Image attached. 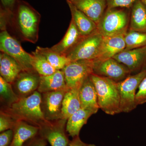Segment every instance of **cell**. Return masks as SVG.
Here are the masks:
<instances>
[{
  "instance_id": "cell-35",
  "label": "cell",
  "mask_w": 146,
  "mask_h": 146,
  "mask_svg": "<svg viewBox=\"0 0 146 146\" xmlns=\"http://www.w3.org/2000/svg\"><path fill=\"white\" fill-rule=\"evenodd\" d=\"M88 145L82 141L79 136H77L73 138L72 141H70L68 146H88Z\"/></svg>"
},
{
  "instance_id": "cell-30",
  "label": "cell",
  "mask_w": 146,
  "mask_h": 146,
  "mask_svg": "<svg viewBox=\"0 0 146 146\" xmlns=\"http://www.w3.org/2000/svg\"><path fill=\"white\" fill-rule=\"evenodd\" d=\"M137 0H107L108 9L123 8L130 9Z\"/></svg>"
},
{
  "instance_id": "cell-16",
  "label": "cell",
  "mask_w": 146,
  "mask_h": 146,
  "mask_svg": "<svg viewBox=\"0 0 146 146\" xmlns=\"http://www.w3.org/2000/svg\"><path fill=\"white\" fill-rule=\"evenodd\" d=\"M81 108L89 110L96 113L99 109L96 87L90 76L84 80L79 89Z\"/></svg>"
},
{
  "instance_id": "cell-24",
  "label": "cell",
  "mask_w": 146,
  "mask_h": 146,
  "mask_svg": "<svg viewBox=\"0 0 146 146\" xmlns=\"http://www.w3.org/2000/svg\"><path fill=\"white\" fill-rule=\"evenodd\" d=\"M80 89H69L63 99L60 119L68 120L71 115L81 108Z\"/></svg>"
},
{
  "instance_id": "cell-27",
  "label": "cell",
  "mask_w": 146,
  "mask_h": 146,
  "mask_svg": "<svg viewBox=\"0 0 146 146\" xmlns=\"http://www.w3.org/2000/svg\"><path fill=\"white\" fill-rule=\"evenodd\" d=\"M0 96L1 102L4 107L10 106L18 101L20 98L13 90L12 84L9 83L0 76Z\"/></svg>"
},
{
  "instance_id": "cell-29",
  "label": "cell",
  "mask_w": 146,
  "mask_h": 146,
  "mask_svg": "<svg viewBox=\"0 0 146 146\" xmlns=\"http://www.w3.org/2000/svg\"><path fill=\"white\" fill-rule=\"evenodd\" d=\"M17 121L10 115L1 111L0 112V132L13 129Z\"/></svg>"
},
{
  "instance_id": "cell-33",
  "label": "cell",
  "mask_w": 146,
  "mask_h": 146,
  "mask_svg": "<svg viewBox=\"0 0 146 146\" xmlns=\"http://www.w3.org/2000/svg\"><path fill=\"white\" fill-rule=\"evenodd\" d=\"M47 142L39 133L35 137L31 139L25 146H47Z\"/></svg>"
},
{
  "instance_id": "cell-5",
  "label": "cell",
  "mask_w": 146,
  "mask_h": 146,
  "mask_svg": "<svg viewBox=\"0 0 146 146\" xmlns=\"http://www.w3.org/2000/svg\"><path fill=\"white\" fill-rule=\"evenodd\" d=\"M103 39L97 30L90 35L83 36L65 56L70 61L94 60L98 56Z\"/></svg>"
},
{
  "instance_id": "cell-18",
  "label": "cell",
  "mask_w": 146,
  "mask_h": 146,
  "mask_svg": "<svg viewBox=\"0 0 146 146\" xmlns=\"http://www.w3.org/2000/svg\"><path fill=\"white\" fill-rule=\"evenodd\" d=\"M82 37L74 21L71 20L68 30L63 39L50 48L56 52L65 56Z\"/></svg>"
},
{
  "instance_id": "cell-32",
  "label": "cell",
  "mask_w": 146,
  "mask_h": 146,
  "mask_svg": "<svg viewBox=\"0 0 146 146\" xmlns=\"http://www.w3.org/2000/svg\"><path fill=\"white\" fill-rule=\"evenodd\" d=\"M13 136V131L9 129L1 132L0 134V146H10Z\"/></svg>"
},
{
  "instance_id": "cell-3",
  "label": "cell",
  "mask_w": 146,
  "mask_h": 146,
  "mask_svg": "<svg viewBox=\"0 0 146 146\" xmlns=\"http://www.w3.org/2000/svg\"><path fill=\"white\" fill-rule=\"evenodd\" d=\"M98 95L100 108L108 115L121 113L120 96L117 84L111 79L91 74L90 76Z\"/></svg>"
},
{
  "instance_id": "cell-25",
  "label": "cell",
  "mask_w": 146,
  "mask_h": 146,
  "mask_svg": "<svg viewBox=\"0 0 146 146\" xmlns=\"http://www.w3.org/2000/svg\"><path fill=\"white\" fill-rule=\"evenodd\" d=\"M35 50L44 55L51 65L57 70H62L70 62L66 56L56 52L51 48L37 46Z\"/></svg>"
},
{
  "instance_id": "cell-11",
  "label": "cell",
  "mask_w": 146,
  "mask_h": 146,
  "mask_svg": "<svg viewBox=\"0 0 146 146\" xmlns=\"http://www.w3.org/2000/svg\"><path fill=\"white\" fill-rule=\"evenodd\" d=\"M68 89L42 94L41 108L46 119L53 121L60 119L63 99Z\"/></svg>"
},
{
  "instance_id": "cell-15",
  "label": "cell",
  "mask_w": 146,
  "mask_h": 146,
  "mask_svg": "<svg viewBox=\"0 0 146 146\" xmlns=\"http://www.w3.org/2000/svg\"><path fill=\"white\" fill-rule=\"evenodd\" d=\"M124 36L117 35L104 37L98 56L93 61H102L112 58L125 49Z\"/></svg>"
},
{
  "instance_id": "cell-9",
  "label": "cell",
  "mask_w": 146,
  "mask_h": 146,
  "mask_svg": "<svg viewBox=\"0 0 146 146\" xmlns=\"http://www.w3.org/2000/svg\"><path fill=\"white\" fill-rule=\"evenodd\" d=\"M67 120L48 121L39 127V134L51 146H68L70 141L66 129Z\"/></svg>"
},
{
  "instance_id": "cell-21",
  "label": "cell",
  "mask_w": 146,
  "mask_h": 146,
  "mask_svg": "<svg viewBox=\"0 0 146 146\" xmlns=\"http://www.w3.org/2000/svg\"><path fill=\"white\" fill-rule=\"evenodd\" d=\"M95 114L92 110L80 108L71 115L66 123V129L68 135L72 138L79 136L82 128L86 124L90 117Z\"/></svg>"
},
{
  "instance_id": "cell-20",
  "label": "cell",
  "mask_w": 146,
  "mask_h": 146,
  "mask_svg": "<svg viewBox=\"0 0 146 146\" xmlns=\"http://www.w3.org/2000/svg\"><path fill=\"white\" fill-rule=\"evenodd\" d=\"M67 88L64 73L60 70L50 75L41 76L37 91L43 94Z\"/></svg>"
},
{
  "instance_id": "cell-8",
  "label": "cell",
  "mask_w": 146,
  "mask_h": 146,
  "mask_svg": "<svg viewBox=\"0 0 146 146\" xmlns=\"http://www.w3.org/2000/svg\"><path fill=\"white\" fill-rule=\"evenodd\" d=\"M93 60L70 61L62 70L67 87L69 89H80L84 80L93 74Z\"/></svg>"
},
{
  "instance_id": "cell-2",
  "label": "cell",
  "mask_w": 146,
  "mask_h": 146,
  "mask_svg": "<svg viewBox=\"0 0 146 146\" xmlns=\"http://www.w3.org/2000/svg\"><path fill=\"white\" fill-rule=\"evenodd\" d=\"M42 94L37 91L28 96L20 98L10 106L3 107L1 111L17 121H23L39 127L48 121L41 108Z\"/></svg>"
},
{
  "instance_id": "cell-23",
  "label": "cell",
  "mask_w": 146,
  "mask_h": 146,
  "mask_svg": "<svg viewBox=\"0 0 146 146\" xmlns=\"http://www.w3.org/2000/svg\"><path fill=\"white\" fill-rule=\"evenodd\" d=\"M128 31L146 32V5L137 0L130 9Z\"/></svg>"
},
{
  "instance_id": "cell-31",
  "label": "cell",
  "mask_w": 146,
  "mask_h": 146,
  "mask_svg": "<svg viewBox=\"0 0 146 146\" xmlns=\"http://www.w3.org/2000/svg\"><path fill=\"white\" fill-rule=\"evenodd\" d=\"M136 95V103L137 106L146 103V75L141 82Z\"/></svg>"
},
{
  "instance_id": "cell-22",
  "label": "cell",
  "mask_w": 146,
  "mask_h": 146,
  "mask_svg": "<svg viewBox=\"0 0 146 146\" xmlns=\"http://www.w3.org/2000/svg\"><path fill=\"white\" fill-rule=\"evenodd\" d=\"M22 68L14 58L1 52L0 54V74L5 81L12 84L19 74Z\"/></svg>"
},
{
  "instance_id": "cell-37",
  "label": "cell",
  "mask_w": 146,
  "mask_h": 146,
  "mask_svg": "<svg viewBox=\"0 0 146 146\" xmlns=\"http://www.w3.org/2000/svg\"><path fill=\"white\" fill-rule=\"evenodd\" d=\"M88 146H96L94 144H89Z\"/></svg>"
},
{
  "instance_id": "cell-34",
  "label": "cell",
  "mask_w": 146,
  "mask_h": 146,
  "mask_svg": "<svg viewBox=\"0 0 146 146\" xmlns=\"http://www.w3.org/2000/svg\"><path fill=\"white\" fill-rule=\"evenodd\" d=\"M17 1V0H1V7L7 11L12 12Z\"/></svg>"
},
{
  "instance_id": "cell-36",
  "label": "cell",
  "mask_w": 146,
  "mask_h": 146,
  "mask_svg": "<svg viewBox=\"0 0 146 146\" xmlns=\"http://www.w3.org/2000/svg\"><path fill=\"white\" fill-rule=\"evenodd\" d=\"M141 1H142V2H143V3L144 4H145L146 5V0H141Z\"/></svg>"
},
{
  "instance_id": "cell-28",
  "label": "cell",
  "mask_w": 146,
  "mask_h": 146,
  "mask_svg": "<svg viewBox=\"0 0 146 146\" xmlns=\"http://www.w3.org/2000/svg\"><path fill=\"white\" fill-rule=\"evenodd\" d=\"M124 36L126 45L124 50L146 46V32L128 31Z\"/></svg>"
},
{
  "instance_id": "cell-6",
  "label": "cell",
  "mask_w": 146,
  "mask_h": 146,
  "mask_svg": "<svg viewBox=\"0 0 146 146\" xmlns=\"http://www.w3.org/2000/svg\"><path fill=\"white\" fill-rule=\"evenodd\" d=\"M146 75V68L137 74L130 75L122 81L117 82L120 96L121 112L128 113L137 107L136 91Z\"/></svg>"
},
{
  "instance_id": "cell-17",
  "label": "cell",
  "mask_w": 146,
  "mask_h": 146,
  "mask_svg": "<svg viewBox=\"0 0 146 146\" xmlns=\"http://www.w3.org/2000/svg\"><path fill=\"white\" fill-rule=\"evenodd\" d=\"M12 129L13 138L9 146H25L38 134L39 128L23 121H17Z\"/></svg>"
},
{
  "instance_id": "cell-26",
  "label": "cell",
  "mask_w": 146,
  "mask_h": 146,
  "mask_svg": "<svg viewBox=\"0 0 146 146\" xmlns=\"http://www.w3.org/2000/svg\"><path fill=\"white\" fill-rule=\"evenodd\" d=\"M32 55L33 68L40 76L50 75L57 70L51 65L44 55L36 50L32 53Z\"/></svg>"
},
{
  "instance_id": "cell-10",
  "label": "cell",
  "mask_w": 146,
  "mask_h": 146,
  "mask_svg": "<svg viewBox=\"0 0 146 146\" xmlns=\"http://www.w3.org/2000/svg\"><path fill=\"white\" fill-rule=\"evenodd\" d=\"M93 74L111 79L117 82L122 81L131 75L125 65L113 58L102 61H94Z\"/></svg>"
},
{
  "instance_id": "cell-1",
  "label": "cell",
  "mask_w": 146,
  "mask_h": 146,
  "mask_svg": "<svg viewBox=\"0 0 146 146\" xmlns=\"http://www.w3.org/2000/svg\"><path fill=\"white\" fill-rule=\"evenodd\" d=\"M41 15L28 3L17 0L9 21L12 22L23 41L35 44L38 41Z\"/></svg>"
},
{
  "instance_id": "cell-12",
  "label": "cell",
  "mask_w": 146,
  "mask_h": 146,
  "mask_svg": "<svg viewBox=\"0 0 146 146\" xmlns=\"http://www.w3.org/2000/svg\"><path fill=\"white\" fill-rule=\"evenodd\" d=\"M113 58L125 65L131 74H137L146 68V46L133 49L124 50Z\"/></svg>"
},
{
  "instance_id": "cell-38",
  "label": "cell",
  "mask_w": 146,
  "mask_h": 146,
  "mask_svg": "<svg viewBox=\"0 0 146 146\" xmlns=\"http://www.w3.org/2000/svg\"><path fill=\"white\" fill-rule=\"evenodd\" d=\"M66 1H71V0H66Z\"/></svg>"
},
{
  "instance_id": "cell-19",
  "label": "cell",
  "mask_w": 146,
  "mask_h": 146,
  "mask_svg": "<svg viewBox=\"0 0 146 146\" xmlns=\"http://www.w3.org/2000/svg\"><path fill=\"white\" fill-rule=\"evenodd\" d=\"M72 15V20L82 36L90 35L97 30V24L71 3L67 2Z\"/></svg>"
},
{
  "instance_id": "cell-7",
  "label": "cell",
  "mask_w": 146,
  "mask_h": 146,
  "mask_svg": "<svg viewBox=\"0 0 146 146\" xmlns=\"http://www.w3.org/2000/svg\"><path fill=\"white\" fill-rule=\"evenodd\" d=\"M0 50L14 58L22 70H35L32 65V55L25 51L20 42L11 36L6 29L2 30L0 34Z\"/></svg>"
},
{
  "instance_id": "cell-13",
  "label": "cell",
  "mask_w": 146,
  "mask_h": 146,
  "mask_svg": "<svg viewBox=\"0 0 146 146\" xmlns=\"http://www.w3.org/2000/svg\"><path fill=\"white\" fill-rule=\"evenodd\" d=\"M40 75L35 70L22 71L12 84L13 90L19 98L28 96L37 91Z\"/></svg>"
},
{
  "instance_id": "cell-14",
  "label": "cell",
  "mask_w": 146,
  "mask_h": 146,
  "mask_svg": "<svg viewBox=\"0 0 146 146\" xmlns=\"http://www.w3.org/2000/svg\"><path fill=\"white\" fill-rule=\"evenodd\" d=\"M98 24L107 8V0H71L67 1Z\"/></svg>"
},
{
  "instance_id": "cell-4",
  "label": "cell",
  "mask_w": 146,
  "mask_h": 146,
  "mask_svg": "<svg viewBox=\"0 0 146 146\" xmlns=\"http://www.w3.org/2000/svg\"><path fill=\"white\" fill-rule=\"evenodd\" d=\"M130 9H108L98 24L97 31L104 37L124 35L129 27Z\"/></svg>"
}]
</instances>
